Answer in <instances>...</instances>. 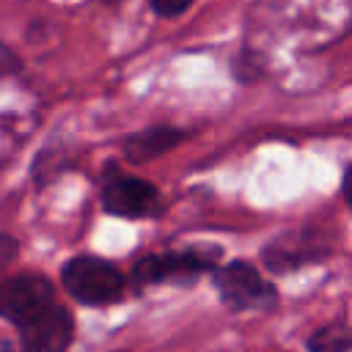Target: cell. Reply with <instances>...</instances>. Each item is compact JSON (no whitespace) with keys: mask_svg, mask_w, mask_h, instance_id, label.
Segmentation results:
<instances>
[{"mask_svg":"<svg viewBox=\"0 0 352 352\" xmlns=\"http://www.w3.org/2000/svg\"><path fill=\"white\" fill-rule=\"evenodd\" d=\"M162 206V195L157 184L129 173H110L102 184V209L113 217L140 220L157 214Z\"/></svg>","mask_w":352,"mask_h":352,"instance_id":"6","label":"cell"},{"mask_svg":"<svg viewBox=\"0 0 352 352\" xmlns=\"http://www.w3.org/2000/svg\"><path fill=\"white\" fill-rule=\"evenodd\" d=\"M0 352H16V349H14V344L8 338H0Z\"/></svg>","mask_w":352,"mask_h":352,"instance_id":"15","label":"cell"},{"mask_svg":"<svg viewBox=\"0 0 352 352\" xmlns=\"http://www.w3.org/2000/svg\"><path fill=\"white\" fill-rule=\"evenodd\" d=\"M333 256V239L319 228H283L261 248V261L270 272H294Z\"/></svg>","mask_w":352,"mask_h":352,"instance_id":"3","label":"cell"},{"mask_svg":"<svg viewBox=\"0 0 352 352\" xmlns=\"http://www.w3.org/2000/svg\"><path fill=\"white\" fill-rule=\"evenodd\" d=\"M308 352H349L352 349V324L344 322H330L316 327L308 341H305Z\"/></svg>","mask_w":352,"mask_h":352,"instance_id":"9","label":"cell"},{"mask_svg":"<svg viewBox=\"0 0 352 352\" xmlns=\"http://www.w3.org/2000/svg\"><path fill=\"white\" fill-rule=\"evenodd\" d=\"M148 6H151V11H154L157 16L170 19V16L184 14V11L192 6V0H148Z\"/></svg>","mask_w":352,"mask_h":352,"instance_id":"12","label":"cell"},{"mask_svg":"<svg viewBox=\"0 0 352 352\" xmlns=\"http://www.w3.org/2000/svg\"><path fill=\"white\" fill-rule=\"evenodd\" d=\"M16 330L22 352H66L74 338V319L66 305L52 302Z\"/></svg>","mask_w":352,"mask_h":352,"instance_id":"7","label":"cell"},{"mask_svg":"<svg viewBox=\"0 0 352 352\" xmlns=\"http://www.w3.org/2000/svg\"><path fill=\"white\" fill-rule=\"evenodd\" d=\"M212 283L231 311H267L278 300L275 286L248 261H228L226 267H214Z\"/></svg>","mask_w":352,"mask_h":352,"instance_id":"4","label":"cell"},{"mask_svg":"<svg viewBox=\"0 0 352 352\" xmlns=\"http://www.w3.org/2000/svg\"><path fill=\"white\" fill-rule=\"evenodd\" d=\"M28 129H30V121H22L19 113H3L0 110V165L16 154Z\"/></svg>","mask_w":352,"mask_h":352,"instance_id":"10","label":"cell"},{"mask_svg":"<svg viewBox=\"0 0 352 352\" xmlns=\"http://www.w3.org/2000/svg\"><path fill=\"white\" fill-rule=\"evenodd\" d=\"M60 283L69 292V297H74L80 305H110L118 302L124 294V275L116 264H110L107 258L99 256H74L63 264L60 270Z\"/></svg>","mask_w":352,"mask_h":352,"instance_id":"2","label":"cell"},{"mask_svg":"<svg viewBox=\"0 0 352 352\" xmlns=\"http://www.w3.org/2000/svg\"><path fill=\"white\" fill-rule=\"evenodd\" d=\"M16 250H19V242L11 234H0V267L16 258Z\"/></svg>","mask_w":352,"mask_h":352,"instance_id":"13","label":"cell"},{"mask_svg":"<svg viewBox=\"0 0 352 352\" xmlns=\"http://www.w3.org/2000/svg\"><path fill=\"white\" fill-rule=\"evenodd\" d=\"M55 302V286L41 272H19L0 280V316L22 327Z\"/></svg>","mask_w":352,"mask_h":352,"instance_id":"5","label":"cell"},{"mask_svg":"<svg viewBox=\"0 0 352 352\" xmlns=\"http://www.w3.org/2000/svg\"><path fill=\"white\" fill-rule=\"evenodd\" d=\"M182 138H184V132L176 126H165V124L146 126L124 140V157L129 162H148V160L170 151L173 146H179Z\"/></svg>","mask_w":352,"mask_h":352,"instance_id":"8","label":"cell"},{"mask_svg":"<svg viewBox=\"0 0 352 352\" xmlns=\"http://www.w3.org/2000/svg\"><path fill=\"white\" fill-rule=\"evenodd\" d=\"M341 195H344L346 206L352 209V165L344 170V179H341Z\"/></svg>","mask_w":352,"mask_h":352,"instance_id":"14","label":"cell"},{"mask_svg":"<svg viewBox=\"0 0 352 352\" xmlns=\"http://www.w3.org/2000/svg\"><path fill=\"white\" fill-rule=\"evenodd\" d=\"M22 72V58L0 41V80H8V77H16Z\"/></svg>","mask_w":352,"mask_h":352,"instance_id":"11","label":"cell"},{"mask_svg":"<svg viewBox=\"0 0 352 352\" xmlns=\"http://www.w3.org/2000/svg\"><path fill=\"white\" fill-rule=\"evenodd\" d=\"M223 248L217 245H190L168 253L143 256L132 267V280L138 286H157V283H192L204 272H214L220 267Z\"/></svg>","mask_w":352,"mask_h":352,"instance_id":"1","label":"cell"}]
</instances>
